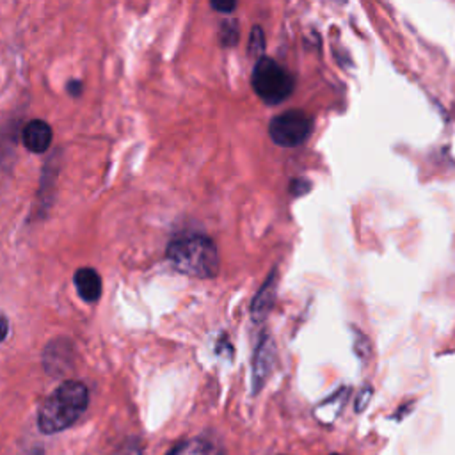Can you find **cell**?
<instances>
[{
	"mask_svg": "<svg viewBox=\"0 0 455 455\" xmlns=\"http://www.w3.org/2000/svg\"><path fill=\"white\" fill-rule=\"evenodd\" d=\"M251 84L259 100L268 105H277L284 101L291 94L295 85L293 76L281 64L268 57L258 59L252 69Z\"/></svg>",
	"mask_w": 455,
	"mask_h": 455,
	"instance_id": "cell-3",
	"label": "cell"
},
{
	"mask_svg": "<svg viewBox=\"0 0 455 455\" xmlns=\"http://www.w3.org/2000/svg\"><path fill=\"white\" fill-rule=\"evenodd\" d=\"M123 455H142V450H140L139 446H132V448H128Z\"/></svg>",
	"mask_w": 455,
	"mask_h": 455,
	"instance_id": "cell-17",
	"label": "cell"
},
{
	"mask_svg": "<svg viewBox=\"0 0 455 455\" xmlns=\"http://www.w3.org/2000/svg\"><path fill=\"white\" fill-rule=\"evenodd\" d=\"M7 332H9V322H7V318L4 315H0V341L5 339Z\"/></svg>",
	"mask_w": 455,
	"mask_h": 455,
	"instance_id": "cell-15",
	"label": "cell"
},
{
	"mask_svg": "<svg viewBox=\"0 0 455 455\" xmlns=\"http://www.w3.org/2000/svg\"><path fill=\"white\" fill-rule=\"evenodd\" d=\"M80 85H82V84H80V82H75V80H73V82H71V84H69V92H71V94H73V96H76V94H80V91H82V87H80Z\"/></svg>",
	"mask_w": 455,
	"mask_h": 455,
	"instance_id": "cell-16",
	"label": "cell"
},
{
	"mask_svg": "<svg viewBox=\"0 0 455 455\" xmlns=\"http://www.w3.org/2000/svg\"><path fill=\"white\" fill-rule=\"evenodd\" d=\"M274 361V345L265 336L261 338V343L254 355V366H252V391L258 393V389L263 386Z\"/></svg>",
	"mask_w": 455,
	"mask_h": 455,
	"instance_id": "cell-6",
	"label": "cell"
},
{
	"mask_svg": "<svg viewBox=\"0 0 455 455\" xmlns=\"http://www.w3.org/2000/svg\"><path fill=\"white\" fill-rule=\"evenodd\" d=\"M167 455H222V451L206 437H192L176 444Z\"/></svg>",
	"mask_w": 455,
	"mask_h": 455,
	"instance_id": "cell-8",
	"label": "cell"
},
{
	"mask_svg": "<svg viewBox=\"0 0 455 455\" xmlns=\"http://www.w3.org/2000/svg\"><path fill=\"white\" fill-rule=\"evenodd\" d=\"M313 130L311 117L302 110H286L275 116L268 124L270 139L283 148H295L302 144Z\"/></svg>",
	"mask_w": 455,
	"mask_h": 455,
	"instance_id": "cell-4",
	"label": "cell"
},
{
	"mask_svg": "<svg viewBox=\"0 0 455 455\" xmlns=\"http://www.w3.org/2000/svg\"><path fill=\"white\" fill-rule=\"evenodd\" d=\"M370 398H371V387L364 386V387L357 393V398H355V411H363V409L368 405Z\"/></svg>",
	"mask_w": 455,
	"mask_h": 455,
	"instance_id": "cell-12",
	"label": "cell"
},
{
	"mask_svg": "<svg viewBox=\"0 0 455 455\" xmlns=\"http://www.w3.org/2000/svg\"><path fill=\"white\" fill-rule=\"evenodd\" d=\"M212 7L220 12H231L236 7V4L235 2H212Z\"/></svg>",
	"mask_w": 455,
	"mask_h": 455,
	"instance_id": "cell-14",
	"label": "cell"
},
{
	"mask_svg": "<svg viewBox=\"0 0 455 455\" xmlns=\"http://www.w3.org/2000/svg\"><path fill=\"white\" fill-rule=\"evenodd\" d=\"M53 132L43 119H32L23 128V146L32 153H44L52 144Z\"/></svg>",
	"mask_w": 455,
	"mask_h": 455,
	"instance_id": "cell-5",
	"label": "cell"
},
{
	"mask_svg": "<svg viewBox=\"0 0 455 455\" xmlns=\"http://www.w3.org/2000/svg\"><path fill=\"white\" fill-rule=\"evenodd\" d=\"M291 190L295 196H300L304 194L306 190H309V183L306 180H293L291 181Z\"/></svg>",
	"mask_w": 455,
	"mask_h": 455,
	"instance_id": "cell-13",
	"label": "cell"
},
{
	"mask_svg": "<svg viewBox=\"0 0 455 455\" xmlns=\"http://www.w3.org/2000/svg\"><path fill=\"white\" fill-rule=\"evenodd\" d=\"M75 286L78 295L87 302H96L101 295V279L94 268L82 267L75 272Z\"/></svg>",
	"mask_w": 455,
	"mask_h": 455,
	"instance_id": "cell-7",
	"label": "cell"
},
{
	"mask_svg": "<svg viewBox=\"0 0 455 455\" xmlns=\"http://www.w3.org/2000/svg\"><path fill=\"white\" fill-rule=\"evenodd\" d=\"M167 259L192 277L208 279L219 272V251L212 238L199 233L181 235L167 245Z\"/></svg>",
	"mask_w": 455,
	"mask_h": 455,
	"instance_id": "cell-2",
	"label": "cell"
},
{
	"mask_svg": "<svg viewBox=\"0 0 455 455\" xmlns=\"http://www.w3.org/2000/svg\"><path fill=\"white\" fill-rule=\"evenodd\" d=\"M89 389L84 382L64 380L44 398L37 411V427L43 434H57L69 428L87 409Z\"/></svg>",
	"mask_w": 455,
	"mask_h": 455,
	"instance_id": "cell-1",
	"label": "cell"
},
{
	"mask_svg": "<svg viewBox=\"0 0 455 455\" xmlns=\"http://www.w3.org/2000/svg\"><path fill=\"white\" fill-rule=\"evenodd\" d=\"M238 39V28H236V21H226L222 23L220 28V41L222 44H235Z\"/></svg>",
	"mask_w": 455,
	"mask_h": 455,
	"instance_id": "cell-11",
	"label": "cell"
},
{
	"mask_svg": "<svg viewBox=\"0 0 455 455\" xmlns=\"http://www.w3.org/2000/svg\"><path fill=\"white\" fill-rule=\"evenodd\" d=\"M331 455H339V453H331Z\"/></svg>",
	"mask_w": 455,
	"mask_h": 455,
	"instance_id": "cell-19",
	"label": "cell"
},
{
	"mask_svg": "<svg viewBox=\"0 0 455 455\" xmlns=\"http://www.w3.org/2000/svg\"><path fill=\"white\" fill-rule=\"evenodd\" d=\"M28 455H44V451H43V448L36 446V448H32V450H30V453H28Z\"/></svg>",
	"mask_w": 455,
	"mask_h": 455,
	"instance_id": "cell-18",
	"label": "cell"
},
{
	"mask_svg": "<svg viewBox=\"0 0 455 455\" xmlns=\"http://www.w3.org/2000/svg\"><path fill=\"white\" fill-rule=\"evenodd\" d=\"M263 50H265V36H263L261 27L256 25L252 28V32H251V37H249V53L252 57L261 59L263 57Z\"/></svg>",
	"mask_w": 455,
	"mask_h": 455,
	"instance_id": "cell-10",
	"label": "cell"
},
{
	"mask_svg": "<svg viewBox=\"0 0 455 455\" xmlns=\"http://www.w3.org/2000/svg\"><path fill=\"white\" fill-rule=\"evenodd\" d=\"M274 277L275 274H272L267 283L261 286V290L258 291V295L254 297V302H252V316L254 318H263L268 311V307L272 306V300H274V290H275V283H274Z\"/></svg>",
	"mask_w": 455,
	"mask_h": 455,
	"instance_id": "cell-9",
	"label": "cell"
}]
</instances>
